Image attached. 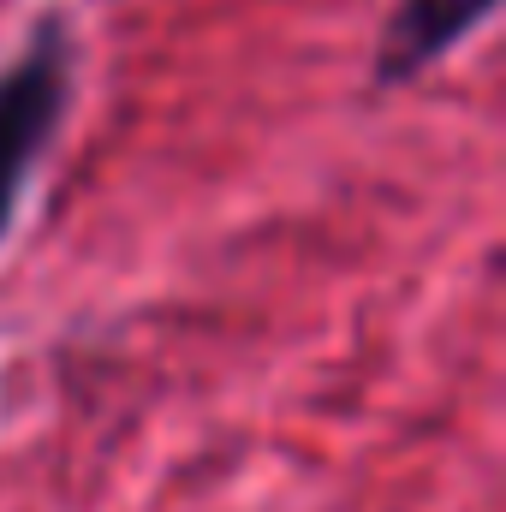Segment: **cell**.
Returning <instances> with one entry per match:
<instances>
[{
	"label": "cell",
	"mask_w": 506,
	"mask_h": 512,
	"mask_svg": "<svg viewBox=\"0 0 506 512\" xmlns=\"http://www.w3.org/2000/svg\"><path fill=\"white\" fill-rule=\"evenodd\" d=\"M66 102H72V36L66 18L48 12L36 18L24 48L0 66V239L18 221L24 185L66 120Z\"/></svg>",
	"instance_id": "cell-1"
},
{
	"label": "cell",
	"mask_w": 506,
	"mask_h": 512,
	"mask_svg": "<svg viewBox=\"0 0 506 512\" xmlns=\"http://www.w3.org/2000/svg\"><path fill=\"white\" fill-rule=\"evenodd\" d=\"M495 12H501V0H399L376 42V66H370L376 90H399V84L423 78Z\"/></svg>",
	"instance_id": "cell-2"
}]
</instances>
